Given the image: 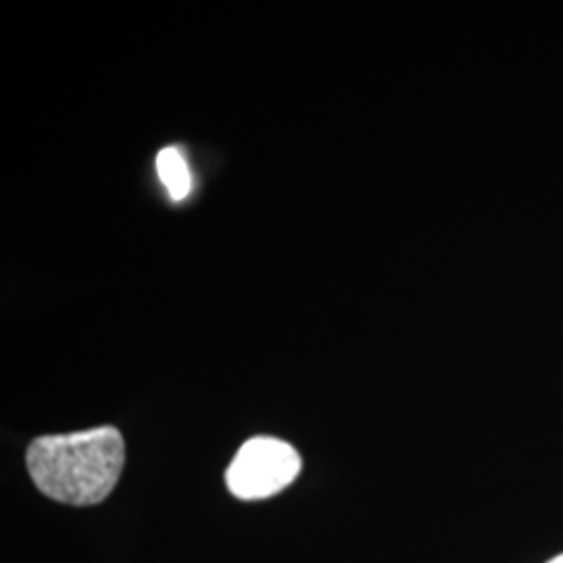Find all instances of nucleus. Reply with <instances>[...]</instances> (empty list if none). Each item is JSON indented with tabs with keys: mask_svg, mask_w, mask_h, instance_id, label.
<instances>
[{
	"mask_svg": "<svg viewBox=\"0 0 563 563\" xmlns=\"http://www.w3.org/2000/svg\"><path fill=\"white\" fill-rule=\"evenodd\" d=\"M547 563H563V553H562V555H558V558H553V560H551V562H547Z\"/></svg>",
	"mask_w": 563,
	"mask_h": 563,
	"instance_id": "4",
	"label": "nucleus"
},
{
	"mask_svg": "<svg viewBox=\"0 0 563 563\" xmlns=\"http://www.w3.org/2000/svg\"><path fill=\"white\" fill-rule=\"evenodd\" d=\"M301 472V455L292 444L257 437L242 444L225 472V483L242 501H260L278 495Z\"/></svg>",
	"mask_w": 563,
	"mask_h": 563,
	"instance_id": "2",
	"label": "nucleus"
},
{
	"mask_svg": "<svg viewBox=\"0 0 563 563\" xmlns=\"http://www.w3.org/2000/svg\"><path fill=\"white\" fill-rule=\"evenodd\" d=\"M157 172L174 201H181L190 192V172L176 146H167L157 155Z\"/></svg>",
	"mask_w": 563,
	"mask_h": 563,
	"instance_id": "3",
	"label": "nucleus"
},
{
	"mask_svg": "<svg viewBox=\"0 0 563 563\" xmlns=\"http://www.w3.org/2000/svg\"><path fill=\"white\" fill-rule=\"evenodd\" d=\"M27 470L42 495L67 505L104 501L120 481L125 444L120 430L101 426L41 437L27 449Z\"/></svg>",
	"mask_w": 563,
	"mask_h": 563,
	"instance_id": "1",
	"label": "nucleus"
}]
</instances>
